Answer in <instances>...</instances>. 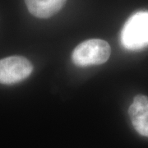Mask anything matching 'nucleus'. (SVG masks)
<instances>
[{
	"label": "nucleus",
	"mask_w": 148,
	"mask_h": 148,
	"mask_svg": "<svg viewBox=\"0 0 148 148\" xmlns=\"http://www.w3.org/2000/svg\"><path fill=\"white\" fill-rule=\"evenodd\" d=\"M67 0H25L27 8L33 16L49 18L56 14Z\"/></svg>",
	"instance_id": "5"
},
{
	"label": "nucleus",
	"mask_w": 148,
	"mask_h": 148,
	"mask_svg": "<svg viewBox=\"0 0 148 148\" xmlns=\"http://www.w3.org/2000/svg\"><path fill=\"white\" fill-rule=\"evenodd\" d=\"M129 116L136 131L142 136L148 138V98L137 95L129 108Z\"/></svg>",
	"instance_id": "4"
},
{
	"label": "nucleus",
	"mask_w": 148,
	"mask_h": 148,
	"mask_svg": "<svg viewBox=\"0 0 148 148\" xmlns=\"http://www.w3.org/2000/svg\"><path fill=\"white\" fill-rule=\"evenodd\" d=\"M121 43L128 50L148 46V11L134 13L125 22L121 32Z\"/></svg>",
	"instance_id": "1"
},
{
	"label": "nucleus",
	"mask_w": 148,
	"mask_h": 148,
	"mask_svg": "<svg viewBox=\"0 0 148 148\" xmlns=\"http://www.w3.org/2000/svg\"><path fill=\"white\" fill-rule=\"evenodd\" d=\"M110 52V46L106 40L91 39L81 43L74 49L72 59L80 67L99 65L109 59Z\"/></svg>",
	"instance_id": "2"
},
{
	"label": "nucleus",
	"mask_w": 148,
	"mask_h": 148,
	"mask_svg": "<svg viewBox=\"0 0 148 148\" xmlns=\"http://www.w3.org/2000/svg\"><path fill=\"white\" fill-rule=\"evenodd\" d=\"M33 71V65L23 56L14 55L0 59V83L12 85L27 78Z\"/></svg>",
	"instance_id": "3"
}]
</instances>
